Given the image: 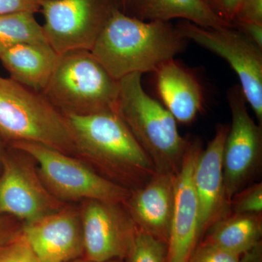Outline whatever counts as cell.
Returning <instances> with one entry per match:
<instances>
[{"instance_id": "obj_26", "label": "cell", "mask_w": 262, "mask_h": 262, "mask_svg": "<svg viewBox=\"0 0 262 262\" xmlns=\"http://www.w3.org/2000/svg\"><path fill=\"white\" fill-rule=\"evenodd\" d=\"M42 0H0V16L19 13L35 14L40 10Z\"/></svg>"}, {"instance_id": "obj_4", "label": "cell", "mask_w": 262, "mask_h": 262, "mask_svg": "<svg viewBox=\"0 0 262 262\" xmlns=\"http://www.w3.org/2000/svg\"><path fill=\"white\" fill-rule=\"evenodd\" d=\"M0 136L8 146L31 142L77 158L67 117L42 93L0 77Z\"/></svg>"}, {"instance_id": "obj_11", "label": "cell", "mask_w": 262, "mask_h": 262, "mask_svg": "<svg viewBox=\"0 0 262 262\" xmlns=\"http://www.w3.org/2000/svg\"><path fill=\"white\" fill-rule=\"evenodd\" d=\"M83 258L90 261H125L137 227L122 203L88 200L80 208Z\"/></svg>"}, {"instance_id": "obj_30", "label": "cell", "mask_w": 262, "mask_h": 262, "mask_svg": "<svg viewBox=\"0 0 262 262\" xmlns=\"http://www.w3.org/2000/svg\"><path fill=\"white\" fill-rule=\"evenodd\" d=\"M239 262H262V242L258 243L239 256Z\"/></svg>"}, {"instance_id": "obj_29", "label": "cell", "mask_w": 262, "mask_h": 262, "mask_svg": "<svg viewBox=\"0 0 262 262\" xmlns=\"http://www.w3.org/2000/svg\"><path fill=\"white\" fill-rule=\"evenodd\" d=\"M234 28L242 32L253 43L262 48V24L235 22Z\"/></svg>"}, {"instance_id": "obj_24", "label": "cell", "mask_w": 262, "mask_h": 262, "mask_svg": "<svg viewBox=\"0 0 262 262\" xmlns=\"http://www.w3.org/2000/svg\"><path fill=\"white\" fill-rule=\"evenodd\" d=\"M239 260L237 255L201 241L188 262H239Z\"/></svg>"}, {"instance_id": "obj_12", "label": "cell", "mask_w": 262, "mask_h": 262, "mask_svg": "<svg viewBox=\"0 0 262 262\" xmlns=\"http://www.w3.org/2000/svg\"><path fill=\"white\" fill-rule=\"evenodd\" d=\"M203 150L201 139L188 138L182 165L174 177L173 222L168 244V262H188L199 244L194 173Z\"/></svg>"}, {"instance_id": "obj_13", "label": "cell", "mask_w": 262, "mask_h": 262, "mask_svg": "<svg viewBox=\"0 0 262 262\" xmlns=\"http://www.w3.org/2000/svg\"><path fill=\"white\" fill-rule=\"evenodd\" d=\"M22 232L40 262H70L83 258L80 208L66 205L41 220L23 224Z\"/></svg>"}, {"instance_id": "obj_33", "label": "cell", "mask_w": 262, "mask_h": 262, "mask_svg": "<svg viewBox=\"0 0 262 262\" xmlns=\"http://www.w3.org/2000/svg\"><path fill=\"white\" fill-rule=\"evenodd\" d=\"M128 1H129V0H121L122 8V6H123L124 5L126 4L127 2H128Z\"/></svg>"}, {"instance_id": "obj_9", "label": "cell", "mask_w": 262, "mask_h": 262, "mask_svg": "<svg viewBox=\"0 0 262 262\" xmlns=\"http://www.w3.org/2000/svg\"><path fill=\"white\" fill-rule=\"evenodd\" d=\"M2 160L0 214L30 224L61 209L66 203L56 199L44 185L32 157L10 147Z\"/></svg>"}, {"instance_id": "obj_21", "label": "cell", "mask_w": 262, "mask_h": 262, "mask_svg": "<svg viewBox=\"0 0 262 262\" xmlns=\"http://www.w3.org/2000/svg\"><path fill=\"white\" fill-rule=\"evenodd\" d=\"M126 262H168V244L137 228Z\"/></svg>"}, {"instance_id": "obj_14", "label": "cell", "mask_w": 262, "mask_h": 262, "mask_svg": "<svg viewBox=\"0 0 262 262\" xmlns=\"http://www.w3.org/2000/svg\"><path fill=\"white\" fill-rule=\"evenodd\" d=\"M229 125L220 124L196 162L194 183L198 201L199 242L215 222L230 213L224 186L223 150Z\"/></svg>"}, {"instance_id": "obj_5", "label": "cell", "mask_w": 262, "mask_h": 262, "mask_svg": "<svg viewBox=\"0 0 262 262\" xmlns=\"http://www.w3.org/2000/svg\"><path fill=\"white\" fill-rule=\"evenodd\" d=\"M120 82L91 51L59 55L42 94L63 115H84L116 111Z\"/></svg>"}, {"instance_id": "obj_6", "label": "cell", "mask_w": 262, "mask_h": 262, "mask_svg": "<svg viewBox=\"0 0 262 262\" xmlns=\"http://www.w3.org/2000/svg\"><path fill=\"white\" fill-rule=\"evenodd\" d=\"M9 146L32 157L44 185L63 203L94 200L124 204L130 196V189L106 179L76 157L35 143Z\"/></svg>"}, {"instance_id": "obj_10", "label": "cell", "mask_w": 262, "mask_h": 262, "mask_svg": "<svg viewBox=\"0 0 262 262\" xmlns=\"http://www.w3.org/2000/svg\"><path fill=\"white\" fill-rule=\"evenodd\" d=\"M232 114L223 150V178L226 199L231 203L256 176L262 160V125L248 112L247 102L239 85L227 92Z\"/></svg>"}, {"instance_id": "obj_18", "label": "cell", "mask_w": 262, "mask_h": 262, "mask_svg": "<svg viewBox=\"0 0 262 262\" xmlns=\"http://www.w3.org/2000/svg\"><path fill=\"white\" fill-rule=\"evenodd\" d=\"M127 15L146 21H169L182 18L201 27L234 28L218 16L205 0H129L122 6Z\"/></svg>"}, {"instance_id": "obj_27", "label": "cell", "mask_w": 262, "mask_h": 262, "mask_svg": "<svg viewBox=\"0 0 262 262\" xmlns=\"http://www.w3.org/2000/svg\"><path fill=\"white\" fill-rule=\"evenodd\" d=\"M243 0H205L213 12L225 21L232 24L236 12Z\"/></svg>"}, {"instance_id": "obj_19", "label": "cell", "mask_w": 262, "mask_h": 262, "mask_svg": "<svg viewBox=\"0 0 262 262\" xmlns=\"http://www.w3.org/2000/svg\"><path fill=\"white\" fill-rule=\"evenodd\" d=\"M261 236L262 213H230L215 222L201 241L241 256L261 242Z\"/></svg>"}, {"instance_id": "obj_8", "label": "cell", "mask_w": 262, "mask_h": 262, "mask_svg": "<svg viewBox=\"0 0 262 262\" xmlns=\"http://www.w3.org/2000/svg\"><path fill=\"white\" fill-rule=\"evenodd\" d=\"M183 37L227 61L241 82L246 102L262 125V48L234 28H210L187 20L177 24Z\"/></svg>"}, {"instance_id": "obj_17", "label": "cell", "mask_w": 262, "mask_h": 262, "mask_svg": "<svg viewBox=\"0 0 262 262\" xmlns=\"http://www.w3.org/2000/svg\"><path fill=\"white\" fill-rule=\"evenodd\" d=\"M59 54L47 42L24 43L0 56L9 78L42 93L51 79Z\"/></svg>"}, {"instance_id": "obj_20", "label": "cell", "mask_w": 262, "mask_h": 262, "mask_svg": "<svg viewBox=\"0 0 262 262\" xmlns=\"http://www.w3.org/2000/svg\"><path fill=\"white\" fill-rule=\"evenodd\" d=\"M44 42L47 41L42 25L38 23L34 13L0 16V56L19 45Z\"/></svg>"}, {"instance_id": "obj_25", "label": "cell", "mask_w": 262, "mask_h": 262, "mask_svg": "<svg viewBox=\"0 0 262 262\" xmlns=\"http://www.w3.org/2000/svg\"><path fill=\"white\" fill-rule=\"evenodd\" d=\"M235 22L262 24V0H243L232 24Z\"/></svg>"}, {"instance_id": "obj_1", "label": "cell", "mask_w": 262, "mask_h": 262, "mask_svg": "<svg viewBox=\"0 0 262 262\" xmlns=\"http://www.w3.org/2000/svg\"><path fill=\"white\" fill-rule=\"evenodd\" d=\"M65 116L77 155L106 179L134 191L157 173L116 111Z\"/></svg>"}, {"instance_id": "obj_22", "label": "cell", "mask_w": 262, "mask_h": 262, "mask_svg": "<svg viewBox=\"0 0 262 262\" xmlns=\"http://www.w3.org/2000/svg\"><path fill=\"white\" fill-rule=\"evenodd\" d=\"M232 213H262V183L246 186L231 200Z\"/></svg>"}, {"instance_id": "obj_23", "label": "cell", "mask_w": 262, "mask_h": 262, "mask_svg": "<svg viewBox=\"0 0 262 262\" xmlns=\"http://www.w3.org/2000/svg\"><path fill=\"white\" fill-rule=\"evenodd\" d=\"M0 262H40L22 232L0 250Z\"/></svg>"}, {"instance_id": "obj_28", "label": "cell", "mask_w": 262, "mask_h": 262, "mask_svg": "<svg viewBox=\"0 0 262 262\" xmlns=\"http://www.w3.org/2000/svg\"><path fill=\"white\" fill-rule=\"evenodd\" d=\"M13 219L0 218V250L22 233L23 223L13 222Z\"/></svg>"}, {"instance_id": "obj_7", "label": "cell", "mask_w": 262, "mask_h": 262, "mask_svg": "<svg viewBox=\"0 0 262 262\" xmlns=\"http://www.w3.org/2000/svg\"><path fill=\"white\" fill-rule=\"evenodd\" d=\"M121 0H42V29L48 44L58 54L91 51Z\"/></svg>"}, {"instance_id": "obj_15", "label": "cell", "mask_w": 262, "mask_h": 262, "mask_svg": "<svg viewBox=\"0 0 262 262\" xmlns=\"http://www.w3.org/2000/svg\"><path fill=\"white\" fill-rule=\"evenodd\" d=\"M174 177L155 173L143 187L131 191L123 204L138 229L167 244L173 222Z\"/></svg>"}, {"instance_id": "obj_2", "label": "cell", "mask_w": 262, "mask_h": 262, "mask_svg": "<svg viewBox=\"0 0 262 262\" xmlns=\"http://www.w3.org/2000/svg\"><path fill=\"white\" fill-rule=\"evenodd\" d=\"M187 44L169 21H146L114 12L91 53L117 80L134 73L155 72L182 53Z\"/></svg>"}, {"instance_id": "obj_31", "label": "cell", "mask_w": 262, "mask_h": 262, "mask_svg": "<svg viewBox=\"0 0 262 262\" xmlns=\"http://www.w3.org/2000/svg\"><path fill=\"white\" fill-rule=\"evenodd\" d=\"M6 146H8L6 143L5 142L4 140L2 139L1 136H0V163H2V160H3V157L5 153H6Z\"/></svg>"}, {"instance_id": "obj_16", "label": "cell", "mask_w": 262, "mask_h": 262, "mask_svg": "<svg viewBox=\"0 0 262 262\" xmlns=\"http://www.w3.org/2000/svg\"><path fill=\"white\" fill-rule=\"evenodd\" d=\"M155 74L163 106L177 122L194 121L204 105L203 86L196 76L174 58L163 63Z\"/></svg>"}, {"instance_id": "obj_32", "label": "cell", "mask_w": 262, "mask_h": 262, "mask_svg": "<svg viewBox=\"0 0 262 262\" xmlns=\"http://www.w3.org/2000/svg\"><path fill=\"white\" fill-rule=\"evenodd\" d=\"M70 262H96V261H90V260L86 259V258H77V259L74 260V261H70ZM106 262H126V261H122V260H114V261H106Z\"/></svg>"}, {"instance_id": "obj_3", "label": "cell", "mask_w": 262, "mask_h": 262, "mask_svg": "<svg viewBox=\"0 0 262 262\" xmlns=\"http://www.w3.org/2000/svg\"><path fill=\"white\" fill-rule=\"evenodd\" d=\"M119 82L116 113L157 173L175 176L182 165L188 138L181 136L177 120L167 108L144 91L142 74H130Z\"/></svg>"}]
</instances>
